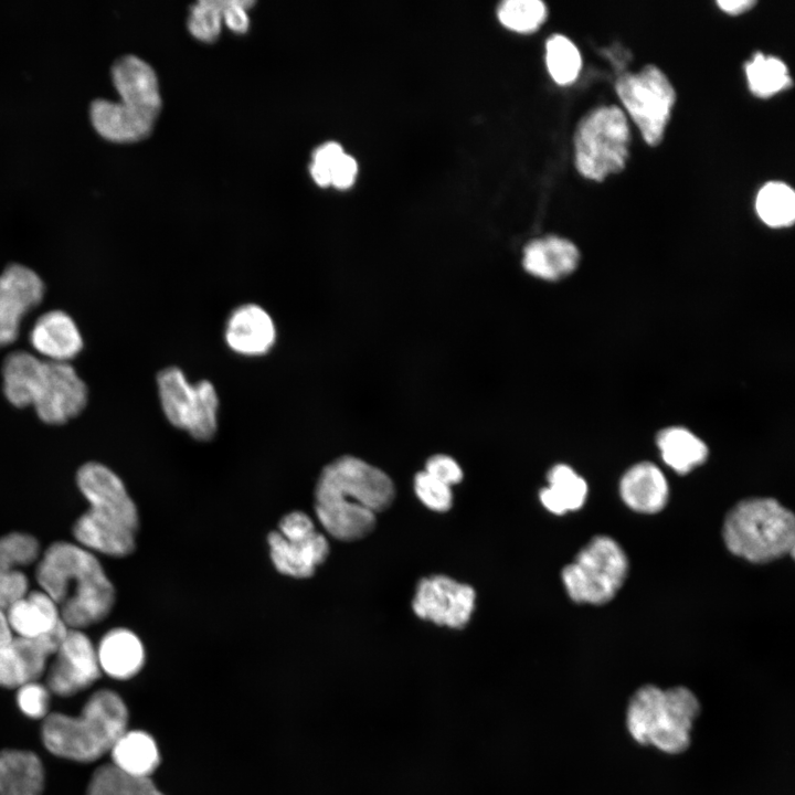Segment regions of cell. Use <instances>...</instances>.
<instances>
[{
  "instance_id": "1",
  "label": "cell",
  "mask_w": 795,
  "mask_h": 795,
  "mask_svg": "<svg viewBox=\"0 0 795 795\" xmlns=\"http://www.w3.org/2000/svg\"><path fill=\"white\" fill-rule=\"evenodd\" d=\"M395 496L391 478L381 469L350 455L325 466L315 488V513L322 528L341 541L368 536L377 513Z\"/></svg>"
},
{
  "instance_id": "2",
  "label": "cell",
  "mask_w": 795,
  "mask_h": 795,
  "mask_svg": "<svg viewBox=\"0 0 795 795\" xmlns=\"http://www.w3.org/2000/svg\"><path fill=\"white\" fill-rule=\"evenodd\" d=\"M35 577L68 628L82 629L102 622L115 604V589L103 566L80 544L52 543L38 562Z\"/></svg>"
},
{
  "instance_id": "3",
  "label": "cell",
  "mask_w": 795,
  "mask_h": 795,
  "mask_svg": "<svg viewBox=\"0 0 795 795\" xmlns=\"http://www.w3.org/2000/svg\"><path fill=\"white\" fill-rule=\"evenodd\" d=\"M3 393L17 407L33 406L41 421L64 424L87 403V388L70 362L42 360L26 351L2 364Z\"/></svg>"
},
{
  "instance_id": "4",
  "label": "cell",
  "mask_w": 795,
  "mask_h": 795,
  "mask_svg": "<svg viewBox=\"0 0 795 795\" xmlns=\"http://www.w3.org/2000/svg\"><path fill=\"white\" fill-rule=\"evenodd\" d=\"M120 99L97 97L91 102L89 117L104 138L131 142L147 137L161 109L158 80L153 68L140 57L126 54L110 68Z\"/></svg>"
},
{
  "instance_id": "5",
  "label": "cell",
  "mask_w": 795,
  "mask_h": 795,
  "mask_svg": "<svg viewBox=\"0 0 795 795\" xmlns=\"http://www.w3.org/2000/svg\"><path fill=\"white\" fill-rule=\"evenodd\" d=\"M128 710L114 691L94 692L78 717L53 712L41 728L43 745L52 754L76 761L94 762L110 752L127 731Z\"/></svg>"
},
{
  "instance_id": "6",
  "label": "cell",
  "mask_w": 795,
  "mask_h": 795,
  "mask_svg": "<svg viewBox=\"0 0 795 795\" xmlns=\"http://www.w3.org/2000/svg\"><path fill=\"white\" fill-rule=\"evenodd\" d=\"M700 704L685 687L639 688L630 698L626 722L630 735L640 744H651L666 753L683 752Z\"/></svg>"
},
{
  "instance_id": "7",
  "label": "cell",
  "mask_w": 795,
  "mask_h": 795,
  "mask_svg": "<svg viewBox=\"0 0 795 795\" xmlns=\"http://www.w3.org/2000/svg\"><path fill=\"white\" fill-rule=\"evenodd\" d=\"M723 539L733 554L755 563L770 562L793 555L795 519L773 498L744 499L727 513Z\"/></svg>"
},
{
  "instance_id": "8",
  "label": "cell",
  "mask_w": 795,
  "mask_h": 795,
  "mask_svg": "<svg viewBox=\"0 0 795 795\" xmlns=\"http://www.w3.org/2000/svg\"><path fill=\"white\" fill-rule=\"evenodd\" d=\"M629 142V126L623 110L614 105L597 107L577 125L576 169L587 179L603 181L624 169Z\"/></svg>"
},
{
  "instance_id": "9",
  "label": "cell",
  "mask_w": 795,
  "mask_h": 795,
  "mask_svg": "<svg viewBox=\"0 0 795 795\" xmlns=\"http://www.w3.org/2000/svg\"><path fill=\"white\" fill-rule=\"evenodd\" d=\"M156 382L161 410L172 426L200 442L215 436L220 398L211 381L190 382L181 368L170 365L158 372Z\"/></svg>"
},
{
  "instance_id": "10",
  "label": "cell",
  "mask_w": 795,
  "mask_h": 795,
  "mask_svg": "<svg viewBox=\"0 0 795 795\" xmlns=\"http://www.w3.org/2000/svg\"><path fill=\"white\" fill-rule=\"evenodd\" d=\"M628 560L621 545L607 536H596L564 566L561 576L572 601L602 605L622 587Z\"/></svg>"
},
{
  "instance_id": "11",
  "label": "cell",
  "mask_w": 795,
  "mask_h": 795,
  "mask_svg": "<svg viewBox=\"0 0 795 795\" xmlns=\"http://www.w3.org/2000/svg\"><path fill=\"white\" fill-rule=\"evenodd\" d=\"M616 93L649 146L661 142L676 102V92L668 77L655 65L638 73L621 75Z\"/></svg>"
},
{
  "instance_id": "12",
  "label": "cell",
  "mask_w": 795,
  "mask_h": 795,
  "mask_svg": "<svg viewBox=\"0 0 795 795\" xmlns=\"http://www.w3.org/2000/svg\"><path fill=\"white\" fill-rule=\"evenodd\" d=\"M267 542L275 569L295 579L311 577L329 554L328 540L304 511L285 515Z\"/></svg>"
},
{
  "instance_id": "13",
  "label": "cell",
  "mask_w": 795,
  "mask_h": 795,
  "mask_svg": "<svg viewBox=\"0 0 795 795\" xmlns=\"http://www.w3.org/2000/svg\"><path fill=\"white\" fill-rule=\"evenodd\" d=\"M475 600V591L468 584L446 575H432L418 582L412 607L422 619L451 628H463L474 612Z\"/></svg>"
},
{
  "instance_id": "14",
  "label": "cell",
  "mask_w": 795,
  "mask_h": 795,
  "mask_svg": "<svg viewBox=\"0 0 795 795\" xmlns=\"http://www.w3.org/2000/svg\"><path fill=\"white\" fill-rule=\"evenodd\" d=\"M53 656L46 688L56 696L71 697L92 686L100 675L96 648L81 629L68 628Z\"/></svg>"
},
{
  "instance_id": "15",
  "label": "cell",
  "mask_w": 795,
  "mask_h": 795,
  "mask_svg": "<svg viewBox=\"0 0 795 795\" xmlns=\"http://www.w3.org/2000/svg\"><path fill=\"white\" fill-rule=\"evenodd\" d=\"M77 486L91 505L89 510L130 531L138 532L139 516L120 478L99 463L84 464L77 471Z\"/></svg>"
},
{
  "instance_id": "16",
  "label": "cell",
  "mask_w": 795,
  "mask_h": 795,
  "mask_svg": "<svg viewBox=\"0 0 795 795\" xmlns=\"http://www.w3.org/2000/svg\"><path fill=\"white\" fill-rule=\"evenodd\" d=\"M68 627L60 623L50 633L38 637L12 638L0 658V687L19 688L36 681L44 672L46 662L64 639Z\"/></svg>"
},
{
  "instance_id": "17",
  "label": "cell",
  "mask_w": 795,
  "mask_h": 795,
  "mask_svg": "<svg viewBox=\"0 0 795 795\" xmlns=\"http://www.w3.org/2000/svg\"><path fill=\"white\" fill-rule=\"evenodd\" d=\"M43 295L42 279L26 266L11 264L0 274V348L17 340L21 320Z\"/></svg>"
},
{
  "instance_id": "18",
  "label": "cell",
  "mask_w": 795,
  "mask_h": 795,
  "mask_svg": "<svg viewBox=\"0 0 795 795\" xmlns=\"http://www.w3.org/2000/svg\"><path fill=\"white\" fill-rule=\"evenodd\" d=\"M227 348L242 357L267 354L276 344L277 327L272 315L261 305L245 303L229 314L223 330Z\"/></svg>"
},
{
  "instance_id": "19",
  "label": "cell",
  "mask_w": 795,
  "mask_h": 795,
  "mask_svg": "<svg viewBox=\"0 0 795 795\" xmlns=\"http://www.w3.org/2000/svg\"><path fill=\"white\" fill-rule=\"evenodd\" d=\"M30 343L45 360L70 362L83 348V339L74 320L62 310H51L35 321Z\"/></svg>"
},
{
  "instance_id": "20",
  "label": "cell",
  "mask_w": 795,
  "mask_h": 795,
  "mask_svg": "<svg viewBox=\"0 0 795 795\" xmlns=\"http://www.w3.org/2000/svg\"><path fill=\"white\" fill-rule=\"evenodd\" d=\"M580 253L566 239L549 235L531 241L523 250L524 269L544 280H558L577 266Z\"/></svg>"
},
{
  "instance_id": "21",
  "label": "cell",
  "mask_w": 795,
  "mask_h": 795,
  "mask_svg": "<svg viewBox=\"0 0 795 795\" xmlns=\"http://www.w3.org/2000/svg\"><path fill=\"white\" fill-rule=\"evenodd\" d=\"M619 494L630 509L656 513L666 506L669 489L661 470L650 462H642L623 475Z\"/></svg>"
},
{
  "instance_id": "22",
  "label": "cell",
  "mask_w": 795,
  "mask_h": 795,
  "mask_svg": "<svg viewBox=\"0 0 795 795\" xmlns=\"http://www.w3.org/2000/svg\"><path fill=\"white\" fill-rule=\"evenodd\" d=\"M73 536L88 551L110 556H126L136 548V532L120 527L92 510L85 511L73 526Z\"/></svg>"
},
{
  "instance_id": "23",
  "label": "cell",
  "mask_w": 795,
  "mask_h": 795,
  "mask_svg": "<svg viewBox=\"0 0 795 795\" xmlns=\"http://www.w3.org/2000/svg\"><path fill=\"white\" fill-rule=\"evenodd\" d=\"M96 651L100 670L119 680L134 677L145 661L142 643L126 628L112 629L105 634Z\"/></svg>"
},
{
  "instance_id": "24",
  "label": "cell",
  "mask_w": 795,
  "mask_h": 795,
  "mask_svg": "<svg viewBox=\"0 0 795 795\" xmlns=\"http://www.w3.org/2000/svg\"><path fill=\"white\" fill-rule=\"evenodd\" d=\"M6 615L12 633L26 638L45 635L63 622L57 605L41 590L28 592Z\"/></svg>"
},
{
  "instance_id": "25",
  "label": "cell",
  "mask_w": 795,
  "mask_h": 795,
  "mask_svg": "<svg viewBox=\"0 0 795 795\" xmlns=\"http://www.w3.org/2000/svg\"><path fill=\"white\" fill-rule=\"evenodd\" d=\"M44 770L36 754L25 750L0 751V795H41Z\"/></svg>"
},
{
  "instance_id": "26",
  "label": "cell",
  "mask_w": 795,
  "mask_h": 795,
  "mask_svg": "<svg viewBox=\"0 0 795 795\" xmlns=\"http://www.w3.org/2000/svg\"><path fill=\"white\" fill-rule=\"evenodd\" d=\"M112 763L125 774L150 777L160 763L156 741L144 731H126L110 750Z\"/></svg>"
},
{
  "instance_id": "27",
  "label": "cell",
  "mask_w": 795,
  "mask_h": 795,
  "mask_svg": "<svg viewBox=\"0 0 795 795\" xmlns=\"http://www.w3.org/2000/svg\"><path fill=\"white\" fill-rule=\"evenodd\" d=\"M549 486L540 491L542 505L554 515L580 509L587 495L586 481L565 464L553 466L547 476Z\"/></svg>"
},
{
  "instance_id": "28",
  "label": "cell",
  "mask_w": 795,
  "mask_h": 795,
  "mask_svg": "<svg viewBox=\"0 0 795 795\" xmlns=\"http://www.w3.org/2000/svg\"><path fill=\"white\" fill-rule=\"evenodd\" d=\"M664 462L685 475L706 462L707 445L689 430L672 426L660 431L656 438Z\"/></svg>"
},
{
  "instance_id": "29",
  "label": "cell",
  "mask_w": 795,
  "mask_h": 795,
  "mask_svg": "<svg viewBox=\"0 0 795 795\" xmlns=\"http://www.w3.org/2000/svg\"><path fill=\"white\" fill-rule=\"evenodd\" d=\"M87 795H165L150 777H137L125 774L113 764H104L95 770Z\"/></svg>"
},
{
  "instance_id": "30",
  "label": "cell",
  "mask_w": 795,
  "mask_h": 795,
  "mask_svg": "<svg viewBox=\"0 0 795 795\" xmlns=\"http://www.w3.org/2000/svg\"><path fill=\"white\" fill-rule=\"evenodd\" d=\"M755 209L766 225L772 227L789 226L795 219V193L784 182H767L756 195Z\"/></svg>"
},
{
  "instance_id": "31",
  "label": "cell",
  "mask_w": 795,
  "mask_h": 795,
  "mask_svg": "<svg viewBox=\"0 0 795 795\" xmlns=\"http://www.w3.org/2000/svg\"><path fill=\"white\" fill-rule=\"evenodd\" d=\"M750 91L757 97L766 98L788 88L792 78L787 66L780 59L756 53L745 65Z\"/></svg>"
},
{
  "instance_id": "32",
  "label": "cell",
  "mask_w": 795,
  "mask_h": 795,
  "mask_svg": "<svg viewBox=\"0 0 795 795\" xmlns=\"http://www.w3.org/2000/svg\"><path fill=\"white\" fill-rule=\"evenodd\" d=\"M545 62L551 77L560 85L573 83L582 67L577 47L560 34H554L547 41Z\"/></svg>"
},
{
  "instance_id": "33",
  "label": "cell",
  "mask_w": 795,
  "mask_h": 795,
  "mask_svg": "<svg viewBox=\"0 0 795 795\" xmlns=\"http://www.w3.org/2000/svg\"><path fill=\"white\" fill-rule=\"evenodd\" d=\"M500 22L516 32L537 30L547 18V7L540 0H507L497 11Z\"/></svg>"
},
{
  "instance_id": "34",
  "label": "cell",
  "mask_w": 795,
  "mask_h": 795,
  "mask_svg": "<svg viewBox=\"0 0 795 795\" xmlns=\"http://www.w3.org/2000/svg\"><path fill=\"white\" fill-rule=\"evenodd\" d=\"M39 554L40 544L33 536L12 532L0 537V572L20 571L35 562Z\"/></svg>"
},
{
  "instance_id": "35",
  "label": "cell",
  "mask_w": 795,
  "mask_h": 795,
  "mask_svg": "<svg viewBox=\"0 0 795 795\" xmlns=\"http://www.w3.org/2000/svg\"><path fill=\"white\" fill-rule=\"evenodd\" d=\"M226 0H200L188 19L190 33L200 41L213 42L220 34L222 11Z\"/></svg>"
},
{
  "instance_id": "36",
  "label": "cell",
  "mask_w": 795,
  "mask_h": 795,
  "mask_svg": "<svg viewBox=\"0 0 795 795\" xmlns=\"http://www.w3.org/2000/svg\"><path fill=\"white\" fill-rule=\"evenodd\" d=\"M414 490L418 499L431 510L444 512L452 507L453 495L451 487L424 470L415 475Z\"/></svg>"
},
{
  "instance_id": "37",
  "label": "cell",
  "mask_w": 795,
  "mask_h": 795,
  "mask_svg": "<svg viewBox=\"0 0 795 795\" xmlns=\"http://www.w3.org/2000/svg\"><path fill=\"white\" fill-rule=\"evenodd\" d=\"M49 701V689L36 681L28 682L18 688V706L20 710L30 718H45L47 716Z\"/></svg>"
},
{
  "instance_id": "38",
  "label": "cell",
  "mask_w": 795,
  "mask_h": 795,
  "mask_svg": "<svg viewBox=\"0 0 795 795\" xmlns=\"http://www.w3.org/2000/svg\"><path fill=\"white\" fill-rule=\"evenodd\" d=\"M342 153V147L333 141L326 142L314 151L310 174L318 186H330L332 166Z\"/></svg>"
},
{
  "instance_id": "39",
  "label": "cell",
  "mask_w": 795,
  "mask_h": 795,
  "mask_svg": "<svg viewBox=\"0 0 795 795\" xmlns=\"http://www.w3.org/2000/svg\"><path fill=\"white\" fill-rule=\"evenodd\" d=\"M29 582L22 571L0 572V611L6 612L28 593Z\"/></svg>"
},
{
  "instance_id": "40",
  "label": "cell",
  "mask_w": 795,
  "mask_h": 795,
  "mask_svg": "<svg viewBox=\"0 0 795 795\" xmlns=\"http://www.w3.org/2000/svg\"><path fill=\"white\" fill-rule=\"evenodd\" d=\"M424 471L449 487L460 483L463 479V470L458 463L444 454L430 457Z\"/></svg>"
},
{
  "instance_id": "41",
  "label": "cell",
  "mask_w": 795,
  "mask_h": 795,
  "mask_svg": "<svg viewBox=\"0 0 795 795\" xmlns=\"http://www.w3.org/2000/svg\"><path fill=\"white\" fill-rule=\"evenodd\" d=\"M254 4L255 2L251 0H226L222 11V20L232 31L244 33L250 24L246 10Z\"/></svg>"
},
{
  "instance_id": "42",
  "label": "cell",
  "mask_w": 795,
  "mask_h": 795,
  "mask_svg": "<svg viewBox=\"0 0 795 795\" xmlns=\"http://www.w3.org/2000/svg\"><path fill=\"white\" fill-rule=\"evenodd\" d=\"M358 166L353 157L342 153L331 169V183L339 190L350 188L356 179Z\"/></svg>"
},
{
  "instance_id": "43",
  "label": "cell",
  "mask_w": 795,
  "mask_h": 795,
  "mask_svg": "<svg viewBox=\"0 0 795 795\" xmlns=\"http://www.w3.org/2000/svg\"><path fill=\"white\" fill-rule=\"evenodd\" d=\"M756 1L754 0H721L717 1L720 9L728 14L738 15L750 10Z\"/></svg>"
},
{
  "instance_id": "44",
  "label": "cell",
  "mask_w": 795,
  "mask_h": 795,
  "mask_svg": "<svg viewBox=\"0 0 795 795\" xmlns=\"http://www.w3.org/2000/svg\"><path fill=\"white\" fill-rule=\"evenodd\" d=\"M12 638L13 634L9 626L6 612L0 611V646L9 643Z\"/></svg>"
}]
</instances>
